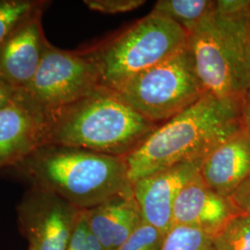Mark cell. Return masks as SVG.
Masks as SVG:
<instances>
[{"label": "cell", "mask_w": 250, "mask_h": 250, "mask_svg": "<svg viewBox=\"0 0 250 250\" xmlns=\"http://www.w3.org/2000/svg\"><path fill=\"white\" fill-rule=\"evenodd\" d=\"M242 100L210 93L159 125L134 151L125 157L133 184L183 162L204 159L230 136L242 131Z\"/></svg>", "instance_id": "obj_1"}, {"label": "cell", "mask_w": 250, "mask_h": 250, "mask_svg": "<svg viewBox=\"0 0 250 250\" xmlns=\"http://www.w3.org/2000/svg\"><path fill=\"white\" fill-rule=\"evenodd\" d=\"M13 170L31 187L50 191L81 210L133 194V184L124 157L44 145Z\"/></svg>", "instance_id": "obj_2"}, {"label": "cell", "mask_w": 250, "mask_h": 250, "mask_svg": "<svg viewBox=\"0 0 250 250\" xmlns=\"http://www.w3.org/2000/svg\"><path fill=\"white\" fill-rule=\"evenodd\" d=\"M114 90L99 85L70 105L46 111L44 145H60L117 157L134 151L158 127Z\"/></svg>", "instance_id": "obj_3"}, {"label": "cell", "mask_w": 250, "mask_h": 250, "mask_svg": "<svg viewBox=\"0 0 250 250\" xmlns=\"http://www.w3.org/2000/svg\"><path fill=\"white\" fill-rule=\"evenodd\" d=\"M188 45L206 91L221 99L243 100L250 89V10L214 9L188 33Z\"/></svg>", "instance_id": "obj_4"}, {"label": "cell", "mask_w": 250, "mask_h": 250, "mask_svg": "<svg viewBox=\"0 0 250 250\" xmlns=\"http://www.w3.org/2000/svg\"><path fill=\"white\" fill-rule=\"evenodd\" d=\"M188 32L156 14L89 48L100 70V85L117 91L125 83L166 61L188 44Z\"/></svg>", "instance_id": "obj_5"}, {"label": "cell", "mask_w": 250, "mask_h": 250, "mask_svg": "<svg viewBox=\"0 0 250 250\" xmlns=\"http://www.w3.org/2000/svg\"><path fill=\"white\" fill-rule=\"evenodd\" d=\"M116 92L136 112L157 125L178 115L208 93L188 44L166 61L135 75Z\"/></svg>", "instance_id": "obj_6"}, {"label": "cell", "mask_w": 250, "mask_h": 250, "mask_svg": "<svg viewBox=\"0 0 250 250\" xmlns=\"http://www.w3.org/2000/svg\"><path fill=\"white\" fill-rule=\"evenodd\" d=\"M99 85V64L89 49L64 50L49 43L25 90L48 111L72 104Z\"/></svg>", "instance_id": "obj_7"}, {"label": "cell", "mask_w": 250, "mask_h": 250, "mask_svg": "<svg viewBox=\"0 0 250 250\" xmlns=\"http://www.w3.org/2000/svg\"><path fill=\"white\" fill-rule=\"evenodd\" d=\"M80 210L50 191L30 187L17 207L28 250H67Z\"/></svg>", "instance_id": "obj_8"}, {"label": "cell", "mask_w": 250, "mask_h": 250, "mask_svg": "<svg viewBox=\"0 0 250 250\" xmlns=\"http://www.w3.org/2000/svg\"><path fill=\"white\" fill-rule=\"evenodd\" d=\"M46 110L26 90H16L0 108V170L13 169L43 146Z\"/></svg>", "instance_id": "obj_9"}, {"label": "cell", "mask_w": 250, "mask_h": 250, "mask_svg": "<svg viewBox=\"0 0 250 250\" xmlns=\"http://www.w3.org/2000/svg\"><path fill=\"white\" fill-rule=\"evenodd\" d=\"M202 161L183 162L133 183V195L144 222L166 234L172 226V210L179 193L198 174Z\"/></svg>", "instance_id": "obj_10"}, {"label": "cell", "mask_w": 250, "mask_h": 250, "mask_svg": "<svg viewBox=\"0 0 250 250\" xmlns=\"http://www.w3.org/2000/svg\"><path fill=\"white\" fill-rule=\"evenodd\" d=\"M43 12L26 20L0 46V78L14 89L30 85L50 43L43 28Z\"/></svg>", "instance_id": "obj_11"}, {"label": "cell", "mask_w": 250, "mask_h": 250, "mask_svg": "<svg viewBox=\"0 0 250 250\" xmlns=\"http://www.w3.org/2000/svg\"><path fill=\"white\" fill-rule=\"evenodd\" d=\"M237 213L231 200L208 188L198 172L179 193L172 225L194 227L213 237Z\"/></svg>", "instance_id": "obj_12"}, {"label": "cell", "mask_w": 250, "mask_h": 250, "mask_svg": "<svg viewBox=\"0 0 250 250\" xmlns=\"http://www.w3.org/2000/svg\"><path fill=\"white\" fill-rule=\"evenodd\" d=\"M199 175L206 185L229 197L250 176V138L243 132L219 144L203 159Z\"/></svg>", "instance_id": "obj_13"}, {"label": "cell", "mask_w": 250, "mask_h": 250, "mask_svg": "<svg viewBox=\"0 0 250 250\" xmlns=\"http://www.w3.org/2000/svg\"><path fill=\"white\" fill-rule=\"evenodd\" d=\"M83 211L91 232L104 250H116L144 222L133 194L111 198Z\"/></svg>", "instance_id": "obj_14"}, {"label": "cell", "mask_w": 250, "mask_h": 250, "mask_svg": "<svg viewBox=\"0 0 250 250\" xmlns=\"http://www.w3.org/2000/svg\"><path fill=\"white\" fill-rule=\"evenodd\" d=\"M211 0H160L152 14L169 19L190 33L214 10Z\"/></svg>", "instance_id": "obj_15"}, {"label": "cell", "mask_w": 250, "mask_h": 250, "mask_svg": "<svg viewBox=\"0 0 250 250\" xmlns=\"http://www.w3.org/2000/svg\"><path fill=\"white\" fill-rule=\"evenodd\" d=\"M49 4L45 0H0V46L26 20Z\"/></svg>", "instance_id": "obj_16"}, {"label": "cell", "mask_w": 250, "mask_h": 250, "mask_svg": "<svg viewBox=\"0 0 250 250\" xmlns=\"http://www.w3.org/2000/svg\"><path fill=\"white\" fill-rule=\"evenodd\" d=\"M214 250H250V215L237 213L212 237Z\"/></svg>", "instance_id": "obj_17"}, {"label": "cell", "mask_w": 250, "mask_h": 250, "mask_svg": "<svg viewBox=\"0 0 250 250\" xmlns=\"http://www.w3.org/2000/svg\"><path fill=\"white\" fill-rule=\"evenodd\" d=\"M161 250H214L212 236L185 225H172L166 232Z\"/></svg>", "instance_id": "obj_18"}, {"label": "cell", "mask_w": 250, "mask_h": 250, "mask_svg": "<svg viewBox=\"0 0 250 250\" xmlns=\"http://www.w3.org/2000/svg\"><path fill=\"white\" fill-rule=\"evenodd\" d=\"M165 234L143 222L116 250H161Z\"/></svg>", "instance_id": "obj_19"}, {"label": "cell", "mask_w": 250, "mask_h": 250, "mask_svg": "<svg viewBox=\"0 0 250 250\" xmlns=\"http://www.w3.org/2000/svg\"><path fill=\"white\" fill-rule=\"evenodd\" d=\"M67 250H104L90 230L83 210H80Z\"/></svg>", "instance_id": "obj_20"}, {"label": "cell", "mask_w": 250, "mask_h": 250, "mask_svg": "<svg viewBox=\"0 0 250 250\" xmlns=\"http://www.w3.org/2000/svg\"><path fill=\"white\" fill-rule=\"evenodd\" d=\"M84 5L92 10L104 14L126 13L140 8L145 0H84Z\"/></svg>", "instance_id": "obj_21"}, {"label": "cell", "mask_w": 250, "mask_h": 250, "mask_svg": "<svg viewBox=\"0 0 250 250\" xmlns=\"http://www.w3.org/2000/svg\"><path fill=\"white\" fill-rule=\"evenodd\" d=\"M240 213L250 215V176L228 197Z\"/></svg>", "instance_id": "obj_22"}, {"label": "cell", "mask_w": 250, "mask_h": 250, "mask_svg": "<svg viewBox=\"0 0 250 250\" xmlns=\"http://www.w3.org/2000/svg\"><path fill=\"white\" fill-rule=\"evenodd\" d=\"M242 130L250 138V89L242 100Z\"/></svg>", "instance_id": "obj_23"}, {"label": "cell", "mask_w": 250, "mask_h": 250, "mask_svg": "<svg viewBox=\"0 0 250 250\" xmlns=\"http://www.w3.org/2000/svg\"><path fill=\"white\" fill-rule=\"evenodd\" d=\"M15 91L16 89L12 88L5 81L0 78V108L9 102Z\"/></svg>", "instance_id": "obj_24"}]
</instances>
